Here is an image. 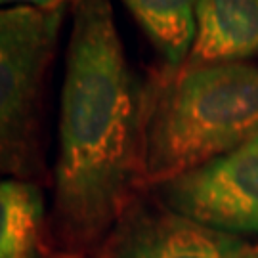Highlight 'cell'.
<instances>
[{
    "label": "cell",
    "mask_w": 258,
    "mask_h": 258,
    "mask_svg": "<svg viewBox=\"0 0 258 258\" xmlns=\"http://www.w3.org/2000/svg\"><path fill=\"white\" fill-rule=\"evenodd\" d=\"M146 84L117 31L111 0H73L59 102L52 228L63 250L107 237L144 185Z\"/></svg>",
    "instance_id": "1"
},
{
    "label": "cell",
    "mask_w": 258,
    "mask_h": 258,
    "mask_svg": "<svg viewBox=\"0 0 258 258\" xmlns=\"http://www.w3.org/2000/svg\"><path fill=\"white\" fill-rule=\"evenodd\" d=\"M258 140V67H166L146 84L144 182L161 184Z\"/></svg>",
    "instance_id": "2"
},
{
    "label": "cell",
    "mask_w": 258,
    "mask_h": 258,
    "mask_svg": "<svg viewBox=\"0 0 258 258\" xmlns=\"http://www.w3.org/2000/svg\"><path fill=\"white\" fill-rule=\"evenodd\" d=\"M65 8H0V182L38 170L42 94Z\"/></svg>",
    "instance_id": "3"
},
{
    "label": "cell",
    "mask_w": 258,
    "mask_h": 258,
    "mask_svg": "<svg viewBox=\"0 0 258 258\" xmlns=\"http://www.w3.org/2000/svg\"><path fill=\"white\" fill-rule=\"evenodd\" d=\"M153 187L163 207L197 224L258 233V140Z\"/></svg>",
    "instance_id": "4"
},
{
    "label": "cell",
    "mask_w": 258,
    "mask_h": 258,
    "mask_svg": "<svg viewBox=\"0 0 258 258\" xmlns=\"http://www.w3.org/2000/svg\"><path fill=\"white\" fill-rule=\"evenodd\" d=\"M100 258H245L239 235L207 228L163 205L132 203L107 233Z\"/></svg>",
    "instance_id": "5"
},
{
    "label": "cell",
    "mask_w": 258,
    "mask_h": 258,
    "mask_svg": "<svg viewBox=\"0 0 258 258\" xmlns=\"http://www.w3.org/2000/svg\"><path fill=\"white\" fill-rule=\"evenodd\" d=\"M197 31L182 65L231 63L258 54V0H197Z\"/></svg>",
    "instance_id": "6"
},
{
    "label": "cell",
    "mask_w": 258,
    "mask_h": 258,
    "mask_svg": "<svg viewBox=\"0 0 258 258\" xmlns=\"http://www.w3.org/2000/svg\"><path fill=\"white\" fill-rule=\"evenodd\" d=\"M44 195L33 180L0 182V258H44Z\"/></svg>",
    "instance_id": "7"
},
{
    "label": "cell",
    "mask_w": 258,
    "mask_h": 258,
    "mask_svg": "<svg viewBox=\"0 0 258 258\" xmlns=\"http://www.w3.org/2000/svg\"><path fill=\"white\" fill-rule=\"evenodd\" d=\"M166 67H180L191 52L197 31V0H122Z\"/></svg>",
    "instance_id": "8"
},
{
    "label": "cell",
    "mask_w": 258,
    "mask_h": 258,
    "mask_svg": "<svg viewBox=\"0 0 258 258\" xmlns=\"http://www.w3.org/2000/svg\"><path fill=\"white\" fill-rule=\"evenodd\" d=\"M69 0H0V6L6 8H14V6H33V8H44L54 10L67 6Z\"/></svg>",
    "instance_id": "9"
},
{
    "label": "cell",
    "mask_w": 258,
    "mask_h": 258,
    "mask_svg": "<svg viewBox=\"0 0 258 258\" xmlns=\"http://www.w3.org/2000/svg\"><path fill=\"white\" fill-rule=\"evenodd\" d=\"M44 258H83L81 252H71V250H59V252H50Z\"/></svg>",
    "instance_id": "10"
},
{
    "label": "cell",
    "mask_w": 258,
    "mask_h": 258,
    "mask_svg": "<svg viewBox=\"0 0 258 258\" xmlns=\"http://www.w3.org/2000/svg\"><path fill=\"white\" fill-rule=\"evenodd\" d=\"M245 258H258V250H252L249 256H245Z\"/></svg>",
    "instance_id": "11"
}]
</instances>
